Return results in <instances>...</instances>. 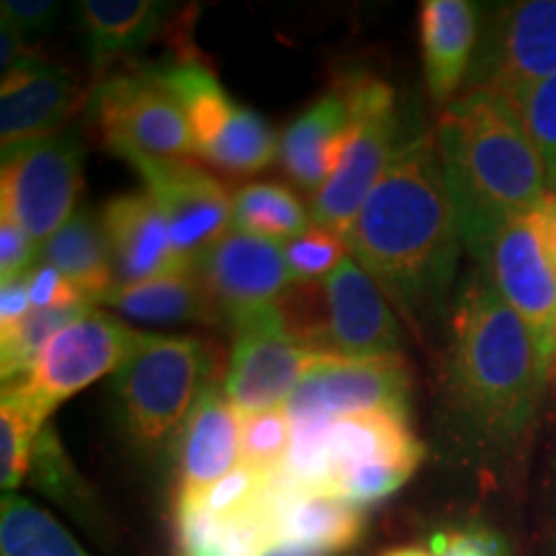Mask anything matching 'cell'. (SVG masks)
<instances>
[{"label": "cell", "instance_id": "8d00e7d4", "mask_svg": "<svg viewBox=\"0 0 556 556\" xmlns=\"http://www.w3.org/2000/svg\"><path fill=\"white\" fill-rule=\"evenodd\" d=\"M0 9H3L0 21H9L11 26H16L24 41H29L50 29L60 5L50 3V0H5Z\"/></svg>", "mask_w": 556, "mask_h": 556}, {"label": "cell", "instance_id": "9a60e30c", "mask_svg": "<svg viewBox=\"0 0 556 556\" xmlns=\"http://www.w3.org/2000/svg\"><path fill=\"white\" fill-rule=\"evenodd\" d=\"M193 266L227 319L274 304V299L294 283L281 242L242 229H229L225 238L199 255Z\"/></svg>", "mask_w": 556, "mask_h": 556}, {"label": "cell", "instance_id": "d6986e66", "mask_svg": "<svg viewBox=\"0 0 556 556\" xmlns=\"http://www.w3.org/2000/svg\"><path fill=\"white\" fill-rule=\"evenodd\" d=\"M479 13L469 0H426L420 5L422 65L430 96L454 103V96L471 73L477 50Z\"/></svg>", "mask_w": 556, "mask_h": 556}, {"label": "cell", "instance_id": "e575fe53", "mask_svg": "<svg viewBox=\"0 0 556 556\" xmlns=\"http://www.w3.org/2000/svg\"><path fill=\"white\" fill-rule=\"evenodd\" d=\"M39 263V245L16 222L0 217V283L31 276Z\"/></svg>", "mask_w": 556, "mask_h": 556}, {"label": "cell", "instance_id": "e0dca14e", "mask_svg": "<svg viewBox=\"0 0 556 556\" xmlns=\"http://www.w3.org/2000/svg\"><path fill=\"white\" fill-rule=\"evenodd\" d=\"M240 467V417L212 379L178 435V510Z\"/></svg>", "mask_w": 556, "mask_h": 556}, {"label": "cell", "instance_id": "74e56055", "mask_svg": "<svg viewBox=\"0 0 556 556\" xmlns=\"http://www.w3.org/2000/svg\"><path fill=\"white\" fill-rule=\"evenodd\" d=\"M31 309L29 276L0 283V328H11V325L21 323Z\"/></svg>", "mask_w": 556, "mask_h": 556}, {"label": "cell", "instance_id": "9c48e42d", "mask_svg": "<svg viewBox=\"0 0 556 556\" xmlns=\"http://www.w3.org/2000/svg\"><path fill=\"white\" fill-rule=\"evenodd\" d=\"M552 75H556V0L497 5L479 39L467 90H484L510 103Z\"/></svg>", "mask_w": 556, "mask_h": 556}, {"label": "cell", "instance_id": "7c38bea8", "mask_svg": "<svg viewBox=\"0 0 556 556\" xmlns=\"http://www.w3.org/2000/svg\"><path fill=\"white\" fill-rule=\"evenodd\" d=\"M340 358L400 356V325L379 283L351 255L323 281V317L304 343Z\"/></svg>", "mask_w": 556, "mask_h": 556}, {"label": "cell", "instance_id": "603a6c76", "mask_svg": "<svg viewBox=\"0 0 556 556\" xmlns=\"http://www.w3.org/2000/svg\"><path fill=\"white\" fill-rule=\"evenodd\" d=\"M101 304L148 325H217L225 317L197 274V266L170 270L135 287H119Z\"/></svg>", "mask_w": 556, "mask_h": 556}, {"label": "cell", "instance_id": "8fae6325", "mask_svg": "<svg viewBox=\"0 0 556 556\" xmlns=\"http://www.w3.org/2000/svg\"><path fill=\"white\" fill-rule=\"evenodd\" d=\"M484 276L528 325L541 366L556 364V270L541 240L539 208L507 222L482 255Z\"/></svg>", "mask_w": 556, "mask_h": 556}, {"label": "cell", "instance_id": "484cf974", "mask_svg": "<svg viewBox=\"0 0 556 556\" xmlns=\"http://www.w3.org/2000/svg\"><path fill=\"white\" fill-rule=\"evenodd\" d=\"M0 556H90L67 528L31 500L5 492L0 500Z\"/></svg>", "mask_w": 556, "mask_h": 556}, {"label": "cell", "instance_id": "83f0119b", "mask_svg": "<svg viewBox=\"0 0 556 556\" xmlns=\"http://www.w3.org/2000/svg\"><path fill=\"white\" fill-rule=\"evenodd\" d=\"M235 225L242 232L274 242H289L307 232L309 214L287 186L248 184L232 193Z\"/></svg>", "mask_w": 556, "mask_h": 556}, {"label": "cell", "instance_id": "ffe728a7", "mask_svg": "<svg viewBox=\"0 0 556 556\" xmlns=\"http://www.w3.org/2000/svg\"><path fill=\"white\" fill-rule=\"evenodd\" d=\"M422 454L426 451L409 428L407 415L374 409V413L340 417L332 422L328 435V486L348 471L377 467V464L417 469Z\"/></svg>", "mask_w": 556, "mask_h": 556}, {"label": "cell", "instance_id": "d4e9b609", "mask_svg": "<svg viewBox=\"0 0 556 556\" xmlns=\"http://www.w3.org/2000/svg\"><path fill=\"white\" fill-rule=\"evenodd\" d=\"M170 5L152 0H83L80 16L86 24L90 62L106 67L114 60L142 50L155 37Z\"/></svg>", "mask_w": 556, "mask_h": 556}, {"label": "cell", "instance_id": "8992f818", "mask_svg": "<svg viewBox=\"0 0 556 556\" xmlns=\"http://www.w3.org/2000/svg\"><path fill=\"white\" fill-rule=\"evenodd\" d=\"M86 148L75 131L3 150L0 217H9L41 245L73 217L83 189Z\"/></svg>", "mask_w": 556, "mask_h": 556}, {"label": "cell", "instance_id": "277c9868", "mask_svg": "<svg viewBox=\"0 0 556 556\" xmlns=\"http://www.w3.org/2000/svg\"><path fill=\"white\" fill-rule=\"evenodd\" d=\"M208 353L191 336H144L119 371L122 422L137 448L157 451L180 435L206 387Z\"/></svg>", "mask_w": 556, "mask_h": 556}, {"label": "cell", "instance_id": "5b68a950", "mask_svg": "<svg viewBox=\"0 0 556 556\" xmlns=\"http://www.w3.org/2000/svg\"><path fill=\"white\" fill-rule=\"evenodd\" d=\"M338 90L351 109L348 144L336 173L312 199L309 217L317 227L332 229L345 238L368 193L400 150V114L394 90L377 75H351Z\"/></svg>", "mask_w": 556, "mask_h": 556}, {"label": "cell", "instance_id": "52a82bcc", "mask_svg": "<svg viewBox=\"0 0 556 556\" xmlns=\"http://www.w3.org/2000/svg\"><path fill=\"white\" fill-rule=\"evenodd\" d=\"M93 114L103 144L127 163L135 157L186 160L197 155L189 116L155 70L103 80L93 90Z\"/></svg>", "mask_w": 556, "mask_h": 556}, {"label": "cell", "instance_id": "2e32d148", "mask_svg": "<svg viewBox=\"0 0 556 556\" xmlns=\"http://www.w3.org/2000/svg\"><path fill=\"white\" fill-rule=\"evenodd\" d=\"M78 78L67 67L29 54L3 73L0 88V142L5 148L60 135L80 106Z\"/></svg>", "mask_w": 556, "mask_h": 556}, {"label": "cell", "instance_id": "ac0fdd59", "mask_svg": "<svg viewBox=\"0 0 556 556\" xmlns=\"http://www.w3.org/2000/svg\"><path fill=\"white\" fill-rule=\"evenodd\" d=\"M111 261H114L116 289L135 287L170 270L189 268L173 250L170 227L150 191L122 193L103 206Z\"/></svg>", "mask_w": 556, "mask_h": 556}, {"label": "cell", "instance_id": "ba28073f", "mask_svg": "<svg viewBox=\"0 0 556 556\" xmlns=\"http://www.w3.org/2000/svg\"><path fill=\"white\" fill-rule=\"evenodd\" d=\"M235 348L225 397L238 417L287 407L315 358L291 336L278 304H263L232 317Z\"/></svg>", "mask_w": 556, "mask_h": 556}, {"label": "cell", "instance_id": "4fadbf2b", "mask_svg": "<svg viewBox=\"0 0 556 556\" xmlns=\"http://www.w3.org/2000/svg\"><path fill=\"white\" fill-rule=\"evenodd\" d=\"M407 402L409 371L402 356L340 358L315 353L287 409L291 422L307 417L340 420L374 409L407 415Z\"/></svg>", "mask_w": 556, "mask_h": 556}, {"label": "cell", "instance_id": "44dd1931", "mask_svg": "<svg viewBox=\"0 0 556 556\" xmlns=\"http://www.w3.org/2000/svg\"><path fill=\"white\" fill-rule=\"evenodd\" d=\"M348 127L351 109L340 90H332L283 129L278 160L299 189L319 191L336 173L348 144Z\"/></svg>", "mask_w": 556, "mask_h": 556}, {"label": "cell", "instance_id": "f1b7e54d", "mask_svg": "<svg viewBox=\"0 0 556 556\" xmlns=\"http://www.w3.org/2000/svg\"><path fill=\"white\" fill-rule=\"evenodd\" d=\"M45 422L47 415L26 397L18 381L3 384V394H0V484L5 492H16V486L29 475L39 435L47 428Z\"/></svg>", "mask_w": 556, "mask_h": 556}, {"label": "cell", "instance_id": "d6a6232c", "mask_svg": "<svg viewBox=\"0 0 556 556\" xmlns=\"http://www.w3.org/2000/svg\"><path fill=\"white\" fill-rule=\"evenodd\" d=\"M345 238L332 232V229L312 225L307 232L299 238L283 242V253L291 276L299 283L317 281V278H328L345 258Z\"/></svg>", "mask_w": 556, "mask_h": 556}, {"label": "cell", "instance_id": "5bb4252c", "mask_svg": "<svg viewBox=\"0 0 556 556\" xmlns=\"http://www.w3.org/2000/svg\"><path fill=\"white\" fill-rule=\"evenodd\" d=\"M170 227L178 261L193 266L235 225L232 197L217 178L186 160H129Z\"/></svg>", "mask_w": 556, "mask_h": 556}, {"label": "cell", "instance_id": "4dcf8cb0", "mask_svg": "<svg viewBox=\"0 0 556 556\" xmlns=\"http://www.w3.org/2000/svg\"><path fill=\"white\" fill-rule=\"evenodd\" d=\"M294 428L287 407L240 417V464L276 477L287 464Z\"/></svg>", "mask_w": 556, "mask_h": 556}, {"label": "cell", "instance_id": "ab89813d", "mask_svg": "<svg viewBox=\"0 0 556 556\" xmlns=\"http://www.w3.org/2000/svg\"><path fill=\"white\" fill-rule=\"evenodd\" d=\"M539 225H541V240H544V250L556 270V191H552L544 204L539 206Z\"/></svg>", "mask_w": 556, "mask_h": 556}, {"label": "cell", "instance_id": "3957f363", "mask_svg": "<svg viewBox=\"0 0 556 556\" xmlns=\"http://www.w3.org/2000/svg\"><path fill=\"white\" fill-rule=\"evenodd\" d=\"M433 131L464 248L482 261L507 222L552 197L544 160L516 111L484 90H467L448 103Z\"/></svg>", "mask_w": 556, "mask_h": 556}, {"label": "cell", "instance_id": "60d3db41", "mask_svg": "<svg viewBox=\"0 0 556 556\" xmlns=\"http://www.w3.org/2000/svg\"><path fill=\"white\" fill-rule=\"evenodd\" d=\"M263 556H323V554L307 552V548H299V546H276V548H270V552L263 554Z\"/></svg>", "mask_w": 556, "mask_h": 556}, {"label": "cell", "instance_id": "836d02e7", "mask_svg": "<svg viewBox=\"0 0 556 556\" xmlns=\"http://www.w3.org/2000/svg\"><path fill=\"white\" fill-rule=\"evenodd\" d=\"M268 475H261V471L250 469V467H240L212 486L204 497L199 500L193 507H186V510H204L208 516L225 520L238 516V513L245 510L258 500L263 492L268 490L270 484Z\"/></svg>", "mask_w": 556, "mask_h": 556}, {"label": "cell", "instance_id": "7a4b0ae2", "mask_svg": "<svg viewBox=\"0 0 556 556\" xmlns=\"http://www.w3.org/2000/svg\"><path fill=\"white\" fill-rule=\"evenodd\" d=\"M548 379L528 325L479 270L458 294L443 374L456 441L479 458L510 456L536 422Z\"/></svg>", "mask_w": 556, "mask_h": 556}, {"label": "cell", "instance_id": "30bf717a", "mask_svg": "<svg viewBox=\"0 0 556 556\" xmlns=\"http://www.w3.org/2000/svg\"><path fill=\"white\" fill-rule=\"evenodd\" d=\"M142 338L144 332L131 330L122 319L90 309L50 340L29 377L18 384L26 397L50 417L73 394L106 374L119 371Z\"/></svg>", "mask_w": 556, "mask_h": 556}, {"label": "cell", "instance_id": "b9f144b4", "mask_svg": "<svg viewBox=\"0 0 556 556\" xmlns=\"http://www.w3.org/2000/svg\"><path fill=\"white\" fill-rule=\"evenodd\" d=\"M384 556H435L433 548H420V546H405V548H392Z\"/></svg>", "mask_w": 556, "mask_h": 556}, {"label": "cell", "instance_id": "f35d334b", "mask_svg": "<svg viewBox=\"0 0 556 556\" xmlns=\"http://www.w3.org/2000/svg\"><path fill=\"white\" fill-rule=\"evenodd\" d=\"M31 52H26V41L16 26H11L9 21H0V67H3V73H9L13 65H18Z\"/></svg>", "mask_w": 556, "mask_h": 556}, {"label": "cell", "instance_id": "4316f807", "mask_svg": "<svg viewBox=\"0 0 556 556\" xmlns=\"http://www.w3.org/2000/svg\"><path fill=\"white\" fill-rule=\"evenodd\" d=\"M93 309V304H54L47 309H31L21 323L11 328H0V374L3 384L21 381L29 377V371L37 366V361L50 340L73 325L75 319Z\"/></svg>", "mask_w": 556, "mask_h": 556}, {"label": "cell", "instance_id": "1f68e13d", "mask_svg": "<svg viewBox=\"0 0 556 556\" xmlns=\"http://www.w3.org/2000/svg\"><path fill=\"white\" fill-rule=\"evenodd\" d=\"M518 114L520 124H523L528 137L536 144L544 168L552 184V191L556 189V75L552 78L536 83V86L526 88L523 93L516 96L507 103Z\"/></svg>", "mask_w": 556, "mask_h": 556}, {"label": "cell", "instance_id": "cb8c5ba5", "mask_svg": "<svg viewBox=\"0 0 556 556\" xmlns=\"http://www.w3.org/2000/svg\"><path fill=\"white\" fill-rule=\"evenodd\" d=\"M39 261L58 268L93 304L116 289L106 229L101 217L90 212H75L50 240L41 242Z\"/></svg>", "mask_w": 556, "mask_h": 556}, {"label": "cell", "instance_id": "7bdbcfd3", "mask_svg": "<svg viewBox=\"0 0 556 556\" xmlns=\"http://www.w3.org/2000/svg\"><path fill=\"white\" fill-rule=\"evenodd\" d=\"M554 191H556V189H554Z\"/></svg>", "mask_w": 556, "mask_h": 556}, {"label": "cell", "instance_id": "6da1fadb", "mask_svg": "<svg viewBox=\"0 0 556 556\" xmlns=\"http://www.w3.org/2000/svg\"><path fill=\"white\" fill-rule=\"evenodd\" d=\"M345 245L409 323L446 296L464 238L435 131L400 144L345 232Z\"/></svg>", "mask_w": 556, "mask_h": 556}, {"label": "cell", "instance_id": "f546056e", "mask_svg": "<svg viewBox=\"0 0 556 556\" xmlns=\"http://www.w3.org/2000/svg\"><path fill=\"white\" fill-rule=\"evenodd\" d=\"M276 152L278 144L270 124L255 111L240 106L235 119L199 155L225 173H255L266 168Z\"/></svg>", "mask_w": 556, "mask_h": 556}, {"label": "cell", "instance_id": "d590c367", "mask_svg": "<svg viewBox=\"0 0 556 556\" xmlns=\"http://www.w3.org/2000/svg\"><path fill=\"white\" fill-rule=\"evenodd\" d=\"M435 556H510L505 541L484 526L443 531L433 539Z\"/></svg>", "mask_w": 556, "mask_h": 556}, {"label": "cell", "instance_id": "7402d4cb", "mask_svg": "<svg viewBox=\"0 0 556 556\" xmlns=\"http://www.w3.org/2000/svg\"><path fill=\"white\" fill-rule=\"evenodd\" d=\"M278 495V539L281 546H299L315 554H330L353 546L364 531L361 507L351 500L312 492L296 495L281 477L274 479Z\"/></svg>", "mask_w": 556, "mask_h": 556}]
</instances>
